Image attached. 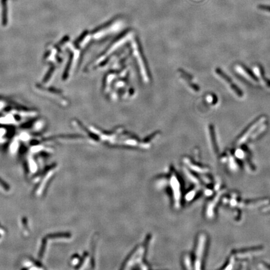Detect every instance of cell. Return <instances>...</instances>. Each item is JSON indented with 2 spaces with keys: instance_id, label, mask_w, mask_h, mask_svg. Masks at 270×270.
I'll return each instance as SVG.
<instances>
[{
  "instance_id": "1",
  "label": "cell",
  "mask_w": 270,
  "mask_h": 270,
  "mask_svg": "<svg viewBox=\"0 0 270 270\" xmlns=\"http://www.w3.org/2000/svg\"><path fill=\"white\" fill-rule=\"evenodd\" d=\"M151 241L150 238L147 237L146 241L137 246L135 250L131 253L130 256L123 263V269H132L134 268H138L141 269H149L145 262V257L147 253V249L149 242Z\"/></svg>"
},
{
  "instance_id": "2",
  "label": "cell",
  "mask_w": 270,
  "mask_h": 270,
  "mask_svg": "<svg viewBox=\"0 0 270 270\" xmlns=\"http://www.w3.org/2000/svg\"><path fill=\"white\" fill-rule=\"evenodd\" d=\"M168 173V176L166 178L167 188L169 194L172 198V203L174 208H179L181 206V184L176 172L174 170L171 169Z\"/></svg>"
},
{
  "instance_id": "3",
  "label": "cell",
  "mask_w": 270,
  "mask_h": 270,
  "mask_svg": "<svg viewBox=\"0 0 270 270\" xmlns=\"http://www.w3.org/2000/svg\"><path fill=\"white\" fill-rule=\"evenodd\" d=\"M215 71H216V73H217L219 77H221L224 79V80L226 81L228 83V85H230L231 89L234 91V92L237 94L238 96L240 97V98L243 96V93L242 92V91L238 88V87L237 86V85L234 84V83L233 82V81H232V79L229 77H228L226 73H224L221 69L217 68L215 70Z\"/></svg>"
},
{
  "instance_id": "4",
  "label": "cell",
  "mask_w": 270,
  "mask_h": 270,
  "mask_svg": "<svg viewBox=\"0 0 270 270\" xmlns=\"http://www.w3.org/2000/svg\"><path fill=\"white\" fill-rule=\"evenodd\" d=\"M71 237V233L68 232H58V233H53L48 234L46 238L49 239L54 238H70Z\"/></svg>"
},
{
  "instance_id": "5",
  "label": "cell",
  "mask_w": 270,
  "mask_h": 270,
  "mask_svg": "<svg viewBox=\"0 0 270 270\" xmlns=\"http://www.w3.org/2000/svg\"><path fill=\"white\" fill-rule=\"evenodd\" d=\"M201 241H200L198 248L197 250V261L196 265L197 266H199L201 265V259L202 258V254L203 253V249H204V238L201 239Z\"/></svg>"
},
{
  "instance_id": "6",
  "label": "cell",
  "mask_w": 270,
  "mask_h": 270,
  "mask_svg": "<svg viewBox=\"0 0 270 270\" xmlns=\"http://www.w3.org/2000/svg\"><path fill=\"white\" fill-rule=\"evenodd\" d=\"M46 245H47V238H44L42 239V242H41V246L40 249V252L38 253V258L40 259H42L44 254L46 250Z\"/></svg>"
},
{
  "instance_id": "7",
  "label": "cell",
  "mask_w": 270,
  "mask_h": 270,
  "mask_svg": "<svg viewBox=\"0 0 270 270\" xmlns=\"http://www.w3.org/2000/svg\"><path fill=\"white\" fill-rule=\"evenodd\" d=\"M242 68H243V69L245 71H246L247 73H248V75L249 76V77L252 78V79L253 81H258V78L256 77L255 75H254L253 73V72L252 71H251L248 68H246V66H242Z\"/></svg>"
},
{
  "instance_id": "8",
  "label": "cell",
  "mask_w": 270,
  "mask_h": 270,
  "mask_svg": "<svg viewBox=\"0 0 270 270\" xmlns=\"http://www.w3.org/2000/svg\"><path fill=\"white\" fill-rule=\"evenodd\" d=\"M0 186H1L6 191H10V185L8 184L5 180H3L1 178H0Z\"/></svg>"
},
{
  "instance_id": "9",
  "label": "cell",
  "mask_w": 270,
  "mask_h": 270,
  "mask_svg": "<svg viewBox=\"0 0 270 270\" xmlns=\"http://www.w3.org/2000/svg\"><path fill=\"white\" fill-rule=\"evenodd\" d=\"M260 73L261 77L262 79H263V81L266 83V84H267V85L268 87H269V88H270V80H269V79H267V78H266L265 77V76H264V71H263V68H262L261 67L260 68Z\"/></svg>"
},
{
  "instance_id": "10",
  "label": "cell",
  "mask_w": 270,
  "mask_h": 270,
  "mask_svg": "<svg viewBox=\"0 0 270 270\" xmlns=\"http://www.w3.org/2000/svg\"><path fill=\"white\" fill-rule=\"evenodd\" d=\"M258 8L261 11H267V12L270 13V6L264 5H258Z\"/></svg>"
},
{
  "instance_id": "11",
  "label": "cell",
  "mask_w": 270,
  "mask_h": 270,
  "mask_svg": "<svg viewBox=\"0 0 270 270\" xmlns=\"http://www.w3.org/2000/svg\"><path fill=\"white\" fill-rule=\"evenodd\" d=\"M22 223L23 225V227L25 228L26 230L28 229V220L27 218L26 217H23L22 219Z\"/></svg>"
},
{
  "instance_id": "12",
  "label": "cell",
  "mask_w": 270,
  "mask_h": 270,
  "mask_svg": "<svg viewBox=\"0 0 270 270\" xmlns=\"http://www.w3.org/2000/svg\"><path fill=\"white\" fill-rule=\"evenodd\" d=\"M0 238H1V234H0Z\"/></svg>"
}]
</instances>
